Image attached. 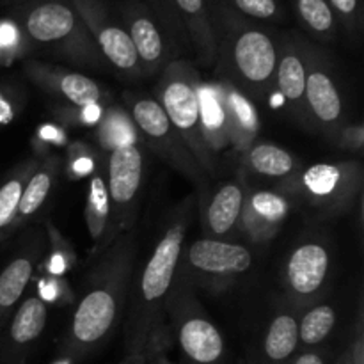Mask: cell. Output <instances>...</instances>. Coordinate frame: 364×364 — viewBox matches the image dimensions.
I'll return each mask as SVG.
<instances>
[{"instance_id": "30bf717a", "label": "cell", "mask_w": 364, "mask_h": 364, "mask_svg": "<svg viewBox=\"0 0 364 364\" xmlns=\"http://www.w3.org/2000/svg\"><path fill=\"white\" fill-rule=\"evenodd\" d=\"M361 181V167L355 162L315 164L301 174L295 192L318 208L338 212L352 205Z\"/></svg>"}, {"instance_id": "4316f807", "label": "cell", "mask_w": 364, "mask_h": 364, "mask_svg": "<svg viewBox=\"0 0 364 364\" xmlns=\"http://www.w3.org/2000/svg\"><path fill=\"white\" fill-rule=\"evenodd\" d=\"M36 167H38V160H25L23 164L14 167L9 176L0 183V240L14 230L21 194Z\"/></svg>"}, {"instance_id": "f546056e", "label": "cell", "mask_w": 364, "mask_h": 364, "mask_svg": "<svg viewBox=\"0 0 364 364\" xmlns=\"http://www.w3.org/2000/svg\"><path fill=\"white\" fill-rule=\"evenodd\" d=\"M295 13L302 27L320 41L334 38L338 20L327 0H294Z\"/></svg>"}, {"instance_id": "ac0fdd59", "label": "cell", "mask_w": 364, "mask_h": 364, "mask_svg": "<svg viewBox=\"0 0 364 364\" xmlns=\"http://www.w3.org/2000/svg\"><path fill=\"white\" fill-rule=\"evenodd\" d=\"M288 199L279 192H245L238 228H242L251 240L269 242L279 231L288 213Z\"/></svg>"}, {"instance_id": "e575fe53", "label": "cell", "mask_w": 364, "mask_h": 364, "mask_svg": "<svg viewBox=\"0 0 364 364\" xmlns=\"http://www.w3.org/2000/svg\"><path fill=\"white\" fill-rule=\"evenodd\" d=\"M151 11L155 13V16L159 18L160 23H164L166 27H169L173 32L181 31V21L178 18L176 9H174L173 0H151Z\"/></svg>"}, {"instance_id": "836d02e7", "label": "cell", "mask_w": 364, "mask_h": 364, "mask_svg": "<svg viewBox=\"0 0 364 364\" xmlns=\"http://www.w3.org/2000/svg\"><path fill=\"white\" fill-rule=\"evenodd\" d=\"M21 38H25L16 21H0V57L13 53V50L20 48Z\"/></svg>"}, {"instance_id": "5bb4252c", "label": "cell", "mask_w": 364, "mask_h": 364, "mask_svg": "<svg viewBox=\"0 0 364 364\" xmlns=\"http://www.w3.org/2000/svg\"><path fill=\"white\" fill-rule=\"evenodd\" d=\"M46 318V304L39 295L25 299L0 336V364H23L31 348L41 338Z\"/></svg>"}, {"instance_id": "7bdbcfd3", "label": "cell", "mask_w": 364, "mask_h": 364, "mask_svg": "<svg viewBox=\"0 0 364 364\" xmlns=\"http://www.w3.org/2000/svg\"><path fill=\"white\" fill-rule=\"evenodd\" d=\"M340 364H355V361H354V359H352V355H350V350H348L347 355H345V358L341 359Z\"/></svg>"}, {"instance_id": "f6af8a7d", "label": "cell", "mask_w": 364, "mask_h": 364, "mask_svg": "<svg viewBox=\"0 0 364 364\" xmlns=\"http://www.w3.org/2000/svg\"><path fill=\"white\" fill-rule=\"evenodd\" d=\"M238 364H245V361H240V363H238Z\"/></svg>"}, {"instance_id": "60d3db41", "label": "cell", "mask_w": 364, "mask_h": 364, "mask_svg": "<svg viewBox=\"0 0 364 364\" xmlns=\"http://www.w3.org/2000/svg\"><path fill=\"white\" fill-rule=\"evenodd\" d=\"M149 350H124L123 361L117 364H148Z\"/></svg>"}, {"instance_id": "cb8c5ba5", "label": "cell", "mask_w": 364, "mask_h": 364, "mask_svg": "<svg viewBox=\"0 0 364 364\" xmlns=\"http://www.w3.org/2000/svg\"><path fill=\"white\" fill-rule=\"evenodd\" d=\"M85 223L91 240L100 249H105L116 238L112 235V217H110V199L107 192L105 178L102 173H95L89 183L87 205H85Z\"/></svg>"}, {"instance_id": "8d00e7d4", "label": "cell", "mask_w": 364, "mask_h": 364, "mask_svg": "<svg viewBox=\"0 0 364 364\" xmlns=\"http://www.w3.org/2000/svg\"><path fill=\"white\" fill-rule=\"evenodd\" d=\"M338 135H340V144L345 149H361L364 141L361 124H355V127L350 128H341Z\"/></svg>"}, {"instance_id": "f1b7e54d", "label": "cell", "mask_w": 364, "mask_h": 364, "mask_svg": "<svg viewBox=\"0 0 364 364\" xmlns=\"http://www.w3.org/2000/svg\"><path fill=\"white\" fill-rule=\"evenodd\" d=\"M245 164L256 174L269 178H290L297 171L294 155L274 144H252L245 151Z\"/></svg>"}, {"instance_id": "1f68e13d", "label": "cell", "mask_w": 364, "mask_h": 364, "mask_svg": "<svg viewBox=\"0 0 364 364\" xmlns=\"http://www.w3.org/2000/svg\"><path fill=\"white\" fill-rule=\"evenodd\" d=\"M230 7L252 20H276L281 14V4L277 0H230Z\"/></svg>"}, {"instance_id": "6da1fadb", "label": "cell", "mask_w": 364, "mask_h": 364, "mask_svg": "<svg viewBox=\"0 0 364 364\" xmlns=\"http://www.w3.org/2000/svg\"><path fill=\"white\" fill-rule=\"evenodd\" d=\"M135 238L130 231L119 235L89 274L70 327L60 341L68 359H84L102 347L124 316L135 272Z\"/></svg>"}, {"instance_id": "83f0119b", "label": "cell", "mask_w": 364, "mask_h": 364, "mask_svg": "<svg viewBox=\"0 0 364 364\" xmlns=\"http://www.w3.org/2000/svg\"><path fill=\"white\" fill-rule=\"evenodd\" d=\"M96 127V137L109 153L119 146L141 144L142 141L132 116L121 107H110L102 112Z\"/></svg>"}, {"instance_id": "4dcf8cb0", "label": "cell", "mask_w": 364, "mask_h": 364, "mask_svg": "<svg viewBox=\"0 0 364 364\" xmlns=\"http://www.w3.org/2000/svg\"><path fill=\"white\" fill-rule=\"evenodd\" d=\"M336 309L329 304H318L299 320V343L316 347L323 343L336 326Z\"/></svg>"}, {"instance_id": "2e32d148", "label": "cell", "mask_w": 364, "mask_h": 364, "mask_svg": "<svg viewBox=\"0 0 364 364\" xmlns=\"http://www.w3.org/2000/svg\"><path fill=\"white\" fill-rule=\"evenodd\" d=\"M331 269V256L320 242H304L291 251L288 258L287 287L294 299L301 302L313 301L326 287Z\"/></svg>"}, {"instance_id": "52a82bcc", "label": "cell", "mask_w": 364, "mask_h": 364, "mask_svg": "<svg viewBox=\"0 0 364 364\" xmlns=\"http://www.w3.org/2000/svg\"><path fill=\"white\" fill-rule=\"evenodd\" d=\"M130 105V116L134 119L135 127H137L142 141L148 142L156 155L167 160L174 169L185 174L188 180L194 181L203 191L206 180H208V174L201 169V166L194 159L191 149L187 148L183 139L180 137L176 128L171 124L162 105L155 98H148V96L134 98Z\"/></svg>"}, {"instance_id": "ab89813d", "label": "cell", "mask_w": 364, "mask_h": 364, "mask_svg": "<svg viewBox=\"0 0 364 364\" xmlns=\"http://www.w3.org/2000/svg\"><path fill=\"white\" fill-rule=\"evenodd\" d=\"M102 107L100 105H87L80 107V123L85 124H96L98 123L100 116H102Z\"/></svg>"}, {"instance_id": "603a6c76", "label": "cell", "mask_w": 364, "mask_h": 364, "mask_svg": "<svg viewBox=\"0 0 364 364\" xmlns=\"http://www.w3.org/2000/svg\"><path fill=\"white\" fill-rule=\"evenodd\" d=\"M60 171V159L57 155H48L46 159H43L41 162H38L34 173L28 178L27 185L23 188V194H21L20 206H18V215L14 228L20 226L23 220L34 217L39 210L43 208V205L48 199L50 192L53 191L57 183V176H59Z\"/></svg>"}, {"instance_id": "277c9868", "label": "cell", "mask_w": 364, "mask_h": 364, "mask_svg": "<svg viewBox=\"0 0 364 364\" xmlns=\"http://www.w3.org/2000/svg\"><path fill=\"white\" fill-rule=\"evenodd\" d=\"M16 23L28 43L43 46L70 63L95 70L109 66L70 0L31 4L21 11Z\"/></svg>"}, {"instance_id": "4fadbf2b", "label": "cell", "mask_w": 364, "mask_h": 364, "mask_svg": "<svg viewBox=\"0 0 364 364\" xmlns=\"http://www.w3.org/2000/svg\"><path fill=\"white\" fill-rule=\"evenodd\" d=\"M183 255L192 272L217 279H231L252 267V252L245 245L217 238H199Z\"/></svg>"}, {"instance_id": "d6a6232c", "label": "cell", "mask_w": 364, "mask_h": 364, "mask_svg": "<svg viewBox=\"0 0 364 364\" xmlns=\"http://www.w3.org/2000/svg\"><path fill=\"white\" fill-rule=\"evenodd\" d=\"M338 21L343 23L348 32L361 27V0H327Z\"/></svg>"}, {"instance_id": "3957f363", "label": "cell", "mask_w": 364, "mask_h": 364, "mask_svg": "<svg viewBox=\"0 0 364 364\" xmlns=\"http://www.w3.org/2000/svg\"><path fill=\"white\" fill-rule=\"evenodd\" d=\"M210 14L215 31L217 60L224 75L230 77L228 80L237 82L252 95L265 96L276 73V39L228 4H215Z\"/></svg>"}, {"instance_id": "ffe728a7", "label": "cell", "mask_w": 364, "mask_h": 364, "mask_svg": "<svg viewBox=\"0 0 364 364\" xmlns=\"http://www.w3.org/2000/svg\"><path fill=\"white\" fill-rule=\"evenodd\" d=\"M244 194V181H226L217 187L210 201L203 206V230L206 238L220 240L238 226Z\"/></svg>"}, {"instance_id": "d590c367", "label": "cell", "mask_w": 364, "mask_h": 364, "mask_svg": "<svg viewBox=\"0 0 364 364\" xmlns=\"http://www.w3.org/2000/svg\"><path fill=\"white\" fill-rule=\"evenodd\" d=\"M167 343H169V333L166 331V327H162V329H160L148 343V348H149L148 364H174L169 358H167Z\"/></svg>"}, {"instance_id": "b9f144b4", "label": "cell", "mask_w": 364, "mask_h": 364, "mask_svg": "<svg viewBox=\"0 0 364 364\" xmlns=\"http://www.w3.org/2000/svg\"><path fill=\"white\" fill-rule=\"evenodd\" d=\"M294 364H326V358L320 352H306L299 355Z\"/></svg>"}, {"instance_id": "484cf974", "label": "cell", "mask_w": 364, "mask_h": 364, "mask_svg": "<svg viewBox=\"0 0 364 364\" xmlns=\"http://www.w3.org/2000/svg\"><path fill=\"white\" fill-rule=\"evenodd\" d=\"M299 347V318L294 313L274 316L263 338L262 352L267 364H287Z\"/></svg>"}, {"instance_id": "8992f818", "label": "cell", "mask_w": 364, "mask_h": 364, "mask_svg": "<svg viewBox=\"0 0 364 364\" xmlns=\"http://www.w3.org/2000/svg\"><path fill=\"white\" fill-rule=\"evenodd\" d=\"M167 309L185 364H224L226 343L215 323L205 315L187 288L171 294Z\"/></svg>"}, {"instance_id": "8fae6325", "label": "cell", "mask_w": 364, "mask_h": 364, "mask_svg": "<svg viewBox=\"0 0 364 364\" xmlns=\"http://www.w3.org/2000/svg\"><path fill=\"white\" fill-rule=\"evenodd\" d=\"M306 110L309 123L338 135L343 127V98L331 71L329 60L318 46L306 41Z\"/></svg>"}, {"instance_id": "74e56055", "label": "cell", "mask_w": 364, "mask_h": 364, "mask_svg": "<svg viewBox=\"0 0 364 364\" xmlns=\"http://www.w3.org/2000/svg\"><path fill=\"white\" fill-rule=\"evenodd\" d=\"M70 169L75 171L77 176L92 173V169H96V167H95V160H92L91 151H89L87 148H84V153H82V155H75V153H71Z\"/></svg>"}, {"instance_id": "7c38bea8", "label": "cell", "mask_w": 364, "mask_h": 364, "mask_svg": "<svg viewBox=\"0 0 364 364\" xmlns=\"http://www.w3.org/2000/svg\"><path fill=\"white\" fill-rule=\"evenodd\" d=\"M123 23L137 53L142 75H155L164 70L169 50L151 7L141 0H128L123 7Z\"/></svg>"}, {"instance_id": "44dd1931", "label": "cell", "mask_w": 364, "mask_h": 364, "mask_svg": "<svg viewBox=\"0 0 364 364\" xmlns=\"http://www.w3.org/2000/svg\"><path fill=\"white\" fill-rule=\"evenodd\" d=\"M174 9L181 25L187 28L192 46L199 60L205 66H212L217 60V41L213 31L212 14L206 0H173Z\"/></svg>"}, {"instance_id": "d4e9b609", "label": "cell", "mask_w": 364, "mask_h": 364, "mask_svg": "<svg viewBox=\"0 0 364 364\" xmlns=\"http://www.w3.org/2000/svg\"><path fill=\"white\" fill-rule=\"evenodd\" d=\"M39 262V249H28L11 259L0 272V320L18 304L25 288L31 283L36 263Z\"/></svg>"}, {"instance_id": "f35d334b", "label": "cell", "mask_w": 364, "mask_h": 364, "mask_svg": "<svg viewBox=\"0 0 364 364\" xmlns=\"http://www.w3.org/2000/svg\"><path fill=\"white\" fill-rule=\"evenodd\" d=\"M14 117L13 98L6 89L0 87V124H7Z\"/></svg>"}, {"instance_id": "ee69618b", "label": "cell", "mask_w": 364, "mask_h": 364, "mask_svg": "<svg viewBox=\"0 0 364 364\" xmlns=\"http://www.w3.org/2000/svg\"><path fill=\"white\" fill-rule=\"evenodd\" d=\"M9 2H18V4H23V2H31V0H9Z\"/></svg>"}, {"instance_id": "e0dca14e", "label": "cell", "mask_w": 364, "mask_h": 364, "mask_svg": "<svg viewBox=\"0 0 364 364\" xmlns=\"http://www.w3.org/2000/svg\"><path fill=\"white\" fill-rule=\"evenodd\" d=\"M306 41L297 36H284L277 43V64L274 84L288 103L291 112L304 123H309L306 110Z\"/></svg>"}, {"instance_id": "7a4b0ae2", "label": "cell", "mask_w": 364, "mask_h": 364, "mask_svg": "<svg viewBox=\"0 0 364 364\" xmlns=\"http://www.w3.org/2000/svg\"><path fill=\"white\" fill-rule=\"evenodd\" d=\"M196 196H188L171 217L159 244L142 269L134 272L124 320V350H149L148 343L164 326L171 294L180 276L185 238L196 212Z\"/></svg>"}, {"instance_id": "d6986e66", "label": "cell", "mask_w": 364, "mask_h": 364, "mask_svg": "<svg viewBox=\"0 0 364 364\" xmlns=\"http://www.w3.org/2000/svg\"><path fill=\"white\" fill-rule=\"evenodd\" d=\"M217 84H219L220 100H223L230 146L235 151L245 153L251 148L259 132L258 112H256L255 105L247 98V95L240 87H237L233 82L224 78Z\"/></svg>"}, {"instance_id": "5b68a950", "label": "cell", "mask_w": 364, "mask_h": 364, "mask_svg": "<svg viewBox=\"0 0 364 364\" xmlns=\"http://www.w3.org/2000/svg\"><path fill=\"white\" fill-rule=\"evenodd\" d=\"M199 73L188 60H169L164 68L162 78L159 82V100L164 112L169 117L171 124L178 130L180 137L191 149L194 159L208 176L217 173V160L210 153L201 130L199 119L198 82Z\"/></svg>"}, {"instance_id": "9a60e30c", "label": "cell", "mask_w": 364, "mask_h": 364, "mask_svg": "<svg viewBox=\"0 0 364 364\" xmlns=\"http://www.w3.org/2000/svg\"><path fill=\"white\" fill-rule=\"evenodd\" d=\"M25 75L34 82L38 87L48 95L57 96L73 107L100 105L102 102V89L98 82L89 78L87 75L78 71H68L60 66L41 63V60H27L23 66Z\"/></svg>"}, {"instance_id": "ba28073f", "label": "cell", "mask_w": 364, "mask_h": 364, "mask_svg": "<svg viewBox=\"0 0 364 364\" xmlns=\"http://www.w3.org/2000/svg\"><path fill=\"white\" fill-rule=\"evenodd\" d=\"M142 173H144V155L141 144L119 146L109 153L105 183L110 199L114 238L130 231V228L134 226Z\"/></svg>"}, {"instance_id": "7402d4cb", "label": "cell", "mask_w": 364, "mask_h": 364, "mask_svg": "<svg viewBox=\"0 0 364 364\" xmlns=\"http://www.w3.org/2000/svg\"><path fill=\"white\" fill-rule=\"evenodd\" d=\"M198 100L203 137H205V142L208 146L210 153L213 155V159L219 160L220 153L231 148L226 130V119H224L219 84L217 82H205L199 78Z\"/></svg>"}, {"instance_id": "9c48e42d", "label": "cell", "mask_w": 364, "mask_h": 364, "mask_svg": "<svg viewBox=\"0 0 364 364\" xmlns=\"http://www.w3.org/2000/svg\"><path fill=\"white\" fill-rule=\"evenodd\" d=\"M107 64L124 77H142L141 64L123 25L116 23L103 0H70Z\"/></svg>"}]
</instances>
